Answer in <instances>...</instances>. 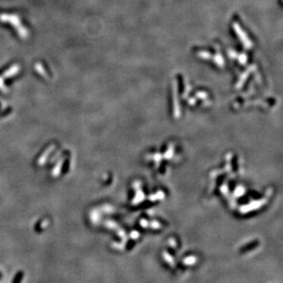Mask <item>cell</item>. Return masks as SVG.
<instances>
[{
  "label": "cell",
  "mask_w": 283,
  "mask_h": 283,
  "mask_svg": "<svg viewBox=\"0 0 283 283\" xmlns=\"http://www.w3.org/2000/svg\"><path fill=\"white\" fill-rule=\"evenodd\" d=\"M2 277H3V274H2V272L0 271V280L2 279Z\"/></svg>",
  "instance_id": "obj_2"
},
{
  "label": "cell",
  "mask_w": 283,
  "mask_h": 283,
  "mask_svg": "<svg viewBox=\"0 0 283 283\" xmlns=\"http://www.w3.org/2000/svg\"><path fill=\"white\" fill-rule=\"evenodd\" d=\"M24 272L22 270H18L16 273V274L13 277V279L12 280L11 283H20L24 277Z\"/></svg>",
  "instance_id": "obj_1"
}]
</instances>
